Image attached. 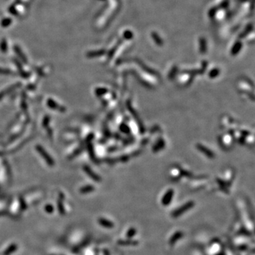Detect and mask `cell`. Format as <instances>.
Returning <instances> with one entry per match:
<instances>
[{
    "label": "cell",
    "mask_w": 255,
    "mask_h": 255,
    "mask_svg": "<svg viewBox=\"0 0 255 255\" xmlns=\"http://www.w3.org/2000/svg\"><path fill=\"white\" fill-rule=\"evenodd\" d=\"M36 150H37V151L39 152V154L41 155L43 159H44L45 161L47 162V164L48 165L53 166L55 165L54 160H53V158L48 154V152L43 148V147L40 146V145H37Z\"/></svg>",
    "instance_id": "1"
},
{
    "label": "cell",
    "mask_w": 255,
    "mask_h": 255,
    "mask_svg": "<svg viewBox=\"0 0 255 255\" xmlns=\"http://www.w3.org/2000/svg\"><path fill=\"white\" fill-rule=\"evenodd\" d=\"M47 105L49 106L50 109H54V110H58V111H61V112L65 111V109L64 108V107L59 105V104H58V103H56L55 101H53V99H48Z\"/></svg>",
    "instance_id": "2"
},
{
    "label": "cell",
    "mask_w": 255,
    "mask_h": 255,
    "mask_svg": "<svg viewBox=\"0 0 255 255\" xmlns=\"http://www.w3.org/2000/svg\"><path fill=\"white\" fill-rule=\"evenodd\" d=\"M187 205L183 206V207H182V208H178L177 211H175L174 213L173 214V215H174V216H175V217H176V216H178L179 215H181V214H182V213H184L185 211H188V209L190 208L191 207V206H192V203H187Z\"/></svg>",
    "instance_id": "3"
},
{
    "label": "cell",
    "mask_w": 255,
    "mask_h": 255,
    "mask_svg": "<svg viewBox=\"0 0 255 255\" xmlns=\"http://www.w3.org/2000/svg\"><path fill=\"white\" fill-rule=\"evenodd\" d=\"M172 193L173 192L172 191H169L166 193V195L164 196V198H163V200H162L163 205H167V204L169 203V201H171V200H172V194H173Z\"/></svg>",
    "instance_id": "4"
},
{
    "label": "cell",
    "mask_w": 255,
    "mask_h": 255,
    "mask_svg": "<svg viewBox=\"0 0 255 255\" xmlns=\"http://www.w3.org/2000/svg\"><path fill=\"white\" fill-rule=\"evenodd\" d=\"M12 72L9 70H5V69H0V75H12Z\"/></svg>",
    "instance_id": "5"
},
{
    "label": "cell",
    "mask_w": 255,
    "mask_h": 255,
    "mask_svg": "<svg viewBox=\"0 0 255 255\" xmlns=\"http://www.w3.org/2000/svg\"><path fill=\"white\" fill-rule=\"evenodd\" d=\"M134 234H135V230L134 229H131L128 231V237H132Z\"/></svg>",
    "instance_id": "6"
},
{
    "label": "cell",
    "mask_w": 255,
    "mask_h": 255,
    "mask_svg": "<svg viewBox=\"0 0 255 255\" xmlns=\"http://www.w3.org/2000/svg\"><path fill=\"white\" fill-rule=\"evenodd\" d=\"M49 118H45L44 119V121H43V126H47L48 125V122H49Z\"/></svg>",
    "instance_id": "7"
}]
</instances>
